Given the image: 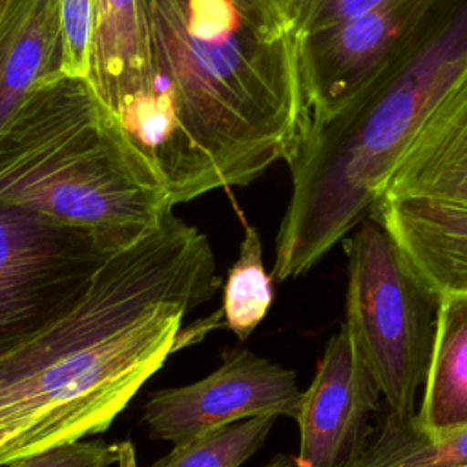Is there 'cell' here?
<instances>
[{
	"label": "cell",
	"instance_id": "obj_19",
	"mask_svg": "<svg viewBox=\"0 0 467 467\" xmlns=\"http://www.w3.org/2000/svg\"><path fill=\"white\" fill-rule=\"evenodd\" d=\"M385 0H297L294 35L305 36L350 16L361 15Z\"/></svg>",
	"mask_w": 467,
	"mask_h": 467
},
{
	"label": "cell",
	"instance_id": "obj_14",
	"mask_svg": "<svg viewBox=\"0 0 467 467\" xmlns=\"http://www.w3.org/2000/svg\"><path fill=\"white\" fill-rule=\"evenodd\" d=\"M467 465V429L431 440L412 416L389 410L368 436L361 452L347 467H463Z\"/></svg>",
	"mask_w": 467,
	"mask_h": 467
},
{
	"label": "cell",
	"instance_id": "obj_7",
	"mask_svg": "<svg viewBox=\"0 0 467 467\" xmlns=\"http://www.w3.org/2000/svg\"><path fill=\"white\" fill-rule=\"evenodd\" d=\"M296 372L246 348L223 352L221 367L197 383L157 390L144 405L150 436L173 445L255 416L297 418Z\"/></svg>",
	"mask_w": 467,
	"mask_h": 467
},
{
	"label": "cell",
	"instance_id": "obj_12",
	"mask_svg": "<svg viewBox=\"0 0 467 467\" xmlns=\"http://www.w3.org/2000/svg\"><path fill=\"white\" fill-rule=\"evenodd\" d=\"M60 66L58 0H13L0 24V131L31 88Z\"/></svg>",
	"mask_w": 467,
	"mask_h": 467
},
{
	"label": "cell",
	"instance_id": "obj_6",
	"mask_svg": "<svg viewBox=\"0 0 467 467\" xmlns=\"http://www.w3.org/2000/svg\"><path fill=\"white\" fill-rule=\"evenodd\" d=\"M438 0H385L343 22L296 36L305 124L350 104L418 36Z\"/></svg>",
	"mask_w": 467,
	"mask_h": 467
},
{
	"label": "cell",
	"instance_id": "obj_3",
	"mask_svg": "<svg viewBox=\"0 0 467 467\" xmlns=\"http://www.w3.org/2000/svg\"><path fill=\"white\" fill-rule=\"evenodd\" d=\"M0 199L86 226L126 248L173 210L122 120L86 77L53 73L0 131Z\"/></svg>",
	"mask_w": 467,
	"mask_h": 467
},
{
	"label": "cell",
	"instance_id": "obj_20",
	"mask_svg": "<svg viewBox=\"0 0 467 467\" xmlns=\"http://www.w3.org/2000/svg\"><path fill=\"white\" fill-rule=\"evenodd\" d=\"M246 20L268 36L294 33L297 0H230Z\"/></svg>",
	"mask_w": 467,
	"mask_h": 467
},
{
	"label": "cell",
	"instance_id": "obj_17",
	"mask_svg": "<svg viewBox=\"0 0 467 467\" xmlns=\"http://www.w3.org/2000/svg\"><path fill=\"white\" fill-rule=\"evenodd\" d=\"M62 66L60 71L88 77L95 0H58Z\"/></svg>",
	"mask_w": 467,
	"mask_h": 467
},
{
	"label": "cell",
	"instance_id": "obj_10",
	"mask_svg": "<svg viewBox=\"0 0 467 467\" xmlns=\"http://www.w3.org/2000/svg\"><path fill=\"white\" fill-rule=\"evenodd\" d=\"M381 197H427L467 208V58L401 150Z\"/></svg>",
	"mask_w": 467,
	"mask_h": 467
},
{
	"label": "cell",
	"instance_id": "obj_15",
	"mask_svg": "<svg viewBox=\"0 0 467 467\" xmlns=\"http://www.w3.org/2000/svg\"><path fill=\"white\" fill-rule=\"evenodd\" d=\"M272 301L274 277L263 265V248L257 230L246 224L239 257L226 277L221 314L237 339L244 341L265 319Z\"/></svg>",
	"mask_w": 467,
	"mask_h": 467
},
{
	"label": "cell",
	"instance_id": "obj_16",
	"mask_svg": "<svg viewBox=\"0 0 467 467\" xmlns=\"http://www.w3.org/2000/svg\"><path fill=\"white\" fill-rule=\"evenodd\" d=\"M275 416H255L199 434L173 449L151 467H239L266 440Z\"/></svg>",
	"mask_w": 467,
	"mask_h": 467
},
{
	"label": "cell",
	"instance_id": "obj_8",
	"mask_svg": "<svg viewBox=\"0 0 467 467\" xmlns=\"http://www.w3.org/2000/svg\"><path fill=\"white\" fill-rule=\"evenodd\" d=\"M86 78L99 99L122 120L135 148L159 177L157 162L164 130L140 0H95Z\"/></svg>",
	"mask_w": 467,
	"mask_h": 467
},
{
	"label": "cell",
	"instance_id": "obj_11",
	"mask_svg": "<svg viewBox=\"0 0 467 467\" xmlns=\"http://www.w3.org/2000/svg\"><path fill=\"white\" fill-rule=\"evenodd\" d=\"M410 268L440 297L467 296V208L427 197H381L370 210Z\"/></svg>",
	"mask_w": 467,
	"mask_h": 467
},
{
	"label": "cell",
	"instance_id": "obj_4",
	"mask_svg": "<svg viewBox=\"0 0 467 467\" xmlns=\"http://www.w3.org/2000/svg\"><path fill=\"white\" fill-rule=\"evenodd\" d=\"M345 330L389 409L412 416L425 381L438 296L374 217L345 241Z\"/></svg>",
	"mask_w": 467,
	"mask_h": 467
},
{
	"label": "cell",
	"instance_id": "obj_1",
	"mask_svg": "<svg viewBox=\"0 0 467 467\" xmlns=\"http://www.w3.org/2000/svg\"><path fill=\"white\" fill-rule=\"evenodd\" d=\"M171 206L288 161L305 128L296 35L268 36L230 0H140Z\"/></svg>",
	"mask_w": 467,
	"mask_h": 467
},
{
	"label": "cell",
	"instance_id": "obj_2",
	"mask_svg": "<svg viewBox=\"0 0 467 467\" xmlns=\"http://www.w3.org/2000/svg\"><path fill=\"white\" fill-rule=\"evenodd\" d=\"M467 58V0L418 36L350 104L305 124L286 164L292 195L272 277L303 275L370 215L410 135Z\"/></svg>",
	"mask_w": 467,
	"mask_h": 467
},
{
	"label": "cell",
	"instance_id": "obj_9",
	"mask_svg": "<svg viewBox=\"0 0 467 467\" xmlns=\"http://www.w3.org/2000/svg\"><path fill=\"white\" fill-rule=\"evenodd\" d=\"M379 387L341 327L325 345L301 394L297 467H347L365 447Z\"/></svg>",
	"mask_w": 467,
	"mask_h": 467
},
{
	"label": "cell",
	"instance_id": "obj_23",
	"mask_svg": "<svg viewBox=\"0 0 467 467\" xmlns=\"http://www.w3.org/2000/svg\"><path fill=\"white\" fill-rule=\"evenodd\" d=\"M11 4H13V0H0V24H2V20H4Z\"/></svg>",
	"mask_w": 467,
	"mask_h": 467
},
{
	"label": "cell",
	"instance_id": "obj_5",
	"mask_svg": "<svg viewBox=\"0 0 467 467\" xmlns=\"http://www.w3.org/2000/svg\"><path fill=\"white\" fill-rule=\"evenodd\" d=\"M120 250L91 228L0 199V359L71 314Z\"/></svg>",
	"mask_w": 467,
	"mask_h": 467
},
{
	"label": "cell",
	"instance_id": "obj_18",
	"mask_svg": "<svg viewBox=\"0 0 467 467\" xmlns=\"http://www.w3.org/2000/svg\"><path fill=\"white\" fill-rule=\"evenodd\" d=\"M119 460V443L77 440L16 460L5 467H111Z\"/></svg>",
	"mask_w": 467,
	"mask_h": 467
},
{
	"label": "cell",
	"instance_id": "obj_22",
	"mask_svg": "<svg viewBox=\"0 0 467 467\" xmlns=\"http://www.w3.org/2000/svg\"><path fill=\"white\" fill-rule=\"evenodd\" d=\"M265 467H297L296 456L290 454H277L270 463H266Z\"/></svg>",
	"mask_w": 467,
	"mask_h": 467
},
{
	"label": "cell",
	"instance_id": "obj_24",
	"mask_svg": "<svg viewBox=\"0 0 467 467\" xmlns=\"http://www.w3.org/2000/svg\"><path fill=\"white\" fill-rule=\"evenodd\" d=\"M463 467H467V465H463Z\"/></svg>",
	"mask_w": 467,
	"mask_h": 467
},
{
	"label": "cell",
	"instance_id": "obj_21",
	"mask_svg": "<svg viewBox=\"0 0 467 467\" xmlns=\"http://www.w3.org/2000/svg\"><path fill=\"white\" fill-rule=\"evenodd\" d=\"M119 467H137V456H135V449L130 441H120L119 443V460H117Z\"/></svg>",
	"mask_w": 467,
	"mask_h": 467
},
{
	"label": "cell",
	"instance_id": "obj_13",
	"mask_svg": "<svg viewBox=\"0 0 467 467\" xmlns=\"http://www.w3.org/2000/svg\"><path fill=\"white\" fill-rule=\"evenodd\" d=\"M414 425L431 440L467 429V296L440 297Z\"/></svg>",
	"mask_w": 467,
	"mask_h": 467
}]
</instances>
